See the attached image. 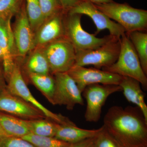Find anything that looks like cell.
I'll use <instances>...</instances> for the list:
<instances>
[{"mask_svg":"<svg viewBox=\"0 0 147 147\" xmlns=\"http://www.w3.org/2000/svg\"><path fill=\"white\" fill-rule=\"evenodd\" d=\"M103 126L122 147L146 146L147 121L137 107H111L104 117Z\"/></svg>","mask_w":147,"mask_h":147,"instance_id":"6da1fadb","label":"cell"},{"mask_svg":"<svg viewBox=\"0 0 147 147\" xmlns=\"http://www.w3.org/2000/svg\"><path fill=\"white\" fill-rule=\"evenodd\" d=\"M96 7L111 19L116 21L126 33L134 31L145 32L147 28V11L134 8L127 3L111 2L94 4Z\"/></svg>","mask_w":147,"mask_h":147,"instance_id":"7a4b0ae2","label":"cell"},{"mask_svg":"<svg viewBox=\"0 0 147 147\" xmlns=\"http://www.w3.org/2000/svg\"><path fill=\"white\" fill-rule=\"evenodd\" d=\"M120 42V51L117 60L112 65L102 68V70L135 79L146 90L147 75L142 69L136 50L126 33L121 37Z\"/></svg>","mask_w":147,"mask_h":147,"instance_id":"3957f363","label":"cell"},{"mask_svg":"<svg viewBox=\"0 0 147 147\" xmlns=\"http://www.w3.org/2000/svg\"><path fill=\"white\" fill-rule=\"evenodd\" d=\"M82 15L67 12L64 17L65 36L73 45L76 52L95 49L115 37L110 34L99 38L86 32L81 24Z\"/></svg>","mask_w":147,"mask_h":147,"instance_id":"277c9868","label":"cell"},{"mask_svg":"<svg viewBox=\"0 0 147 147\" xmlns=\"http://www.w3.org/2000/svg\"><path fill=\"white\" fill-rule=\"evenodd\" d=\"M5 79L6 89L9 92L34 105L44 113L47 118L61 124L74 123L67 117L61 114L53 113L48 110L35 98L28 88L18 61H16L12 69L6 77Z\"/></svg>","mask_w":147,"mask_h":147,"instance_id":"5b68a950","label":"cell"},{"mask_svg":"<svg viewBox=\"0 0 147 147\" xmlns=\"http://www.w3.org/2000/svg\"><path fill=\"white\" fill-rule=\"evenodd\" d=\"M50 67V73L68 72L74 65L76 52L65 36L42 47Z\"/></svg>","mask_w":147,"mask_h":147,"instance_id":"8992f818","label":"cell"},{"mask_svg":"<svg viewBox=\"0 0 147 147\" xmlns=\"http://www.w3.org/2000/svg\"><path fill=\"white\" fill-rule=\"evenodd\" d=\"M120 38L114 37L95 49L76 52L74 66L92 65L99 69L112 65L118 58L120 51Z\"/></svg>","mask_w":147,"mask_h":147,"instance_id":"52a82bcc","label":"cell"},{"mask_svg":"<svg viewBox=\"0 0 147 147\" xmlns=\"http://www.w3.org/2000/svg\"><path fill=\"white\" fill-rule=\"evenodd\" d=\"M122 92L119 85L96 84L84 89L82 96L87 102L85 119L89 122H96L100 119L102 108L108 97L113 94Z\"/></svg>","mask_w":147,"mask_h":147,"instance_id":"ba28073f","label":"cell"},{"mask_svg":"<svg viewBox=\"0 0 147 147\" xmlns=\"http://www.w3.org/2000/svg\"><path fill=\"white\" fill-rule=\"evenodd\" d=\"M53 76L55 89L53 105H64L71 110L76 105H84L82 92L67 72L56 73Z\"/></svg>","mask_w":147,"mask_h":147,"instance_id":"9c48e42d","label":"cell"},{"mask_svg":"<svg viewBox=\"0 0 147 147\" xmlns=\"http://www.w3.org/2000/svg\"><path fill=\"white\" fill-rule=\"evenodd\" d=\"M76 83L81 92L93 84L119 85L124 76L94 68L74 66L67 72Z\"/></svg>","mask_w":147,"mask_h":147,"instance_id":"30bf717a","label":"cell"},{"mask_svg":"<svg viewBox=\"0 0 147 147\" xmlns=\"http://www.w3.org/2000/svg\"><path fill=\"white\" fill-rule=\"evenodd\" d=\"M0 112L27 120L47 118L39 109L6 88L0 92Z\"/></svg>","mask_w":147,"mask_h":147,"instance_id":"8fae6325","label":"cell"},{"mask_svg":"<svg viewBox=\"0 0 147 147\" xmlns=\"http://www.w3.org/2000/svg\"><path fill=\"white\" fill-rule=\"evenodd\" d=\"M12 27L18 58H25L34 48V32L27 16L26 2L16 13Z\"/></svg>","mask_w":147,"mask_h":147,"instance_id":"7c38bea8","label":"cell"},{"mask_svg":"<svg viewBox=\"0 0 147 147\" xmlns=\"http://www.w3.org/2000/svg\"><path fill=\"white\" fill-rule=\"evenodd\" d=\"M68 12L84 14L91 18L96 27V30L94 34L96 36L104 30H108L110 35L118 38H120L126 33L119 24L111 20L92 3L82 1Z\"/></svg>","mask_w":147,"mask_h":147,"instance_id":"4fadbf2b","label":"cell"},{"mask_svg":"<svg viewBox=\"0 0 147 147\" xmlns=\"http://www.w3.org/2000/svg\"><path fill=\"white\" fill-rule=\"evenodd\" d=\"M63 11L44 21L34 34V48L42 47L65 36Z\"/></svg>","mask_w":147,"mask_h":147,"instance_id":"5bb4252c","label":"cell"},{"mask_svg":"<svg viewBox=\"0 0 147 147\" xmlns=\"http://www.w3.org/2000/svg\"><path fill=\"white\" fill-rule=\"evenodd\" d=\"M11 18H0V48L2 51L5 77L10 72L18 58L11 25Z\"/></svg>","mask_w":147,"mask_h":147,"instance_id":"9a60e30c","label":"cell"},{"mask_svg":"<svg viewBox=\"0 0 147 147\" xmlns=\"http://www.w3.org/2000/svg\"><path fill=\"white\" fill-rule=\"evenodd\" d=\"M17 60L24 77L29 74H51L42 47L34 48L25 58Z\"/></svg>","mask_w":147,"mask_h":147,"instance_id":"2e32d148","label":"cell"},{"mask_svg":"<svg viewBox=\"0 0 147 147\" xmlns=\"http://www.w3.org/2000/svg\"><path fill=\"white\" fill-rule=\"evenodd\" d=\"M103 129V125L97 129H87L79 128L74 123L60 124L54 137L69 144H75L97 137Z\"/></svg>","mask_w":147,"mask_h":147,"instance_id":"e0dca14e","label":"cell"},{"mask_svg":"<svg viewBox=\"0 0 147 147\" xmlns=\"http://www.w3.org/2000/svg\"><path fill=\"white\" fill-rule=\"evenodd\" d=\"M140 84L135 79L124 77L119 85L127 100L137 105L147 121V105L145 102V94Z\"/></svg>","mask_w":147,"mask_h":147,"instance_id":"ac0fdd59","label":"cell"},{"mask_svg":"<svg viewBox=\"0 0 147 147\" xmlns=\"http://www.w3.org/2000/svg\"><path fill=\"white\" fill-rule=\"evenodd\" d=\"M0 126L7 137L22 138L31 133L26 120L0 112Z\"/></svg>","mask_w":147,"mask_h":147,"instance_id":"d6986e66","label":"cell"},{"mask_svg":"<svg viewBox=\"0 0 147 147\" xmlns=\"http://www.w3.org/2000/svg\"><path fill=\"white\" fill-rule=\"evenodd\" d=\"M24 77L27 84L29 82L33 84L53 105L55 81L53 74H29Z\"/></svg>","mask_w":147,"mask_h":147,"instance_id":"ffe728a7","label":"cell"},{"mask_svg":"<svg viewBox=\"0 0 147 147\" xmlns=\"http://www.w3.org/2000/svg\"><path fill=\"white\" fill-rule=\"evenodd\" d=\"M31 133L38 136L55 137L61 124L48 118L26 120Z\"/></svg>","mask_w":147,"mask_h":147,"instance_id":"44dd1931","label":"cell"},{"mask_svg":"<svg viewBox=\"0 0 147 147\" xmlns=\"http://www.w3.org/2000/svg\"><path fill=\"white\" fill-rule=\"evenodd\" d=\"M136 50L143 71L147 75V33L134 31L126 33Z\"/></svg>","mask_w":147,"mask_h":147,"instance_id":"7402d4cb","label":"cell"},{"mask_svg":"<svg viewBox=\"0 0 147 147\" xmlns=\"http://www.w3.org/2000/svg\"><path fill=\"white\" fill-rule=\"evenodd\" d=\"M27 16L34 34L44 21L39 0H25Z\"/></svg>","mask_w":147,"mask_h":147,"instance_id":"603a6c76","label":"cell"},{"mask_svg":"<svg viewBox=\"0 0 147 147\" xmlns=\"http://www.w3.org/2000/svg\"><path fill=\"white\" fill-rule=\"evenodd\" d=\"M22 138L36 147H69L71 144L54 137L38 136L31 133L25 135Z\"/></svg>","mask_w":147,"mask_h":147,"instance_id":"cb8c5ba5","label":"cell"},{"mask_svg":"<svg viewBox=\"0 0 147 147\" xmlns=\"http://www.w3.org/2000/svg\"><path fill=\"white\" fill-rule=\"evenodd\" d=\"M25 0H0V18H12L21 9Z\"/></svg>","mask_w":147,"mask_h":147,"instance_id":"d4e9b609","label":"cell"},{"mask_svg":"<svg viewBox=\"0 0 147 147\" xmlns=\"http://www.w3.org/2000/svg\"><path fill=\"white\" fill-rule=\"evenodd\" d=\"M39 1L44 21L63 11L60 0H39Z\"/></svg>","mask_w":147,"mask_h":147,"instance_id":"484cf974","label":"cell"},{"mask_svg":"<svg viewBox=\"0 0 147 147\" xmlns=\"http://www.w3.org/2000/svg\"><path fill=\"white\" fill-rule=\"evenodd\" d=\"M94 144L95 147H122L105 130L104 126L101 132L96 137Z\"/></svg>","mask_w":147,"mask_h":147,"instance_id":"4316f807","label":"cell"},{"mask_svg":"<svg viewBox=\"0 0 147 147\" xmlns=\"http://www.w3.org/2000/svg\"><path fill=\"white\" fill-rule=\"evenodd\" d=\"M0 147H36L20 137H6L0 139Z\"/></svg>","mask_w":147,"mask_h":147,"instance_id":"83f0119b","label":"cell"},{"mask_svg":"<svg viewBox=\"0 0 147 147\" xmlns=\"http://www.w3.org/2000/svg\"><path fill=\"white\" fill-rule=\"evenodd\" d=\"M64 11L67 13L82 2L81 0H60Z\"/></svg>","mask_w":147,"mask_h":147,"instance_id":"f1b7e54d","label":"cell"},{"mask_svg":"<svg viewBox=\"0 0 147 147\" xmlns=\"http://www.w3.org/2000/svg\"><path fill=\"white\" fill-rule=\"evenodd\" d=\"M6 86L7 83L3 65L2 63H0V92L5 90Z\"/></svg>","mask_w":147,"mask_h":147,"instance_id":"f546056e","label":"cell"},{"mask_svg":"<svg viewBox=\"0 0 147 147\" xmlns=\"http://www.w3.org/2000/svg\"><path fill=\"white\" fill-rule=\"evenodd\" d=\"M96 137L92 139H86L84 141L75 143V144H71L69 147H88L92 144L94 142Z\"/></svg>","mask_w":147,"mask_h":147,"instance_id":"4dcf8cb0","label":"cell"},{"mask_svg":"<svg viewBox=\"0 0 147 147\" xmlns=\"http://www.w3.org/2000/svg\"><path fill=\"white\" fill-rule=\"evenodd\" d=\"M82 2H87L94 4H102L113 1V0H81Z\"/></svg>","mask_w":147,"mask_h":147,"instance_id":"1f68e13d","label":"cell"},{"mask_svg":"<svg viewBox=\"0 0 147 147\" xmlns=\"http://www.w3.org/2000/svg\"><path fill=\"white\" fill-rule=\"evenodd\" d=\"M7 137L6 134L5 133L4 131H3L2 129L0 126V139L3 138V137Z\"/></svg>","mask_w":147,"mask_h":147,"instance_id":"d6a6232c","label":"cell"},{"mask_svg":"<svg viewBox=\"0 0 147 147\" xmlns=\"http://www.w3.org/2000/svg\"><path fill=\"white\" fill-rule=\"evenodd\" d=\"M3 52L2 51L1 49L0 48V63H2L3 64Z\"/></svg>","mask_w":147,"mask_h":147,"instance_id":"836d02e7","label":"cell"},{"mask_svg":"<svg viewBox=\"0 0 147 147\" xmlns=\"http://www.w3.org/2000/svg\"><path fill=\"white\" fill-rule=\"evenodd\" d=\"M94 142L92 143V144H91L90 145V146H89L88 147H95L94 144Z\"/></svg>","mask_w":147,"mask_h":147,"instance_id":"e575fe53","label":"cell"},{"mask_svg":"<svg viewBox=\"0 0 147 147\" xmlns=\"http://www.w3.org/2000/svg\"><path fill=\"white\" fill-rule=\"evenodd\" d=\"M140 147H146V146Z\"/></svg>","mask_w":147,"mask_h":147,"instance_id":"d590c367","label":"cell"}]
</instances>
